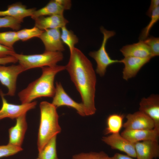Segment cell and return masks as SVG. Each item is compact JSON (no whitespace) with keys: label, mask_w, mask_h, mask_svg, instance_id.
Here are the masks:
<instances>
[{"label":"cell","mask_w":159,"mask_h":159,"mask_svg":"<svg viewBox=\"0 0 159 159\" xmlns=\"http://www.w3.org/2000/svg\"><path fill=\"white\" fill-rule=\"evenodd\" d=\"M71 159H111V157L104 152L101 151L79 153L73 155Z\"/></svg>","instance_id":"obj_28"},{"label":"cell","mask_w":159,"mask_h":159,"mask_svg":"<svg viewBox=\"0 0 159 159\" xmlns=\"http://www.w3.org/2000/svg\"><path fill=\"white\" fill-rule=\"evenodd\" d=\"M151 58L127 57L120 60V63H123L124 65L122 71L123 78L127 81L135 77L142 67L149 62Z\"/></svg>","instance_id":"obj_14"},{"label":"cell","mask_w":159,"mask_h":159,"mask_svg":"<svg viewBox=\"0 0 159 159\" xmlns=\"http://www.w3.org/2000/svg\"><path fill=\"white\" fill-rule=\"evenodd\" d=\"M143 42L150 47L152 57L159 55V38L152 36L148 37Z\"/></svg>","instance_id":"obj_30"},{"label":"cell","mask_w":159,"mask_h":159,"mask_svg":"<svg viewBox=\"0 0 159 159\" xmlns=\"http://www.w3.org/2000/svg\"><path fill=\"white\" fill-rule=\"evenodd\" d=\"M102 140L112 149L123 152L132 158H136L134 143L130 142L119 133L103 137Z\"/></svg>","instance_id":"obj_12"},{"label":"cell","mask_w":159,"mask_h":159,"mask_svg":"<svg viewBox=\"0 0 159 159\" xmlns=\"http://www.w3.org/2000/svg\"><path fill=\"white\" fill-rule=\"evenodd\" d=\"M120 51L124 57L152 58L150 47L142 41L123 46Z\"/></svg>","instance_id":"obj_19"},{"label":"cell","mask_w":159,"mask_h":159,"mask_svg":"<svg viewBox=\"0 0 159 159\" xmlns=\"http://www.w3.org/2000/svg\"><path fill=\"white\" fill-rule=\"evenodd\" d=\"M134 146L138 159H153L159 157L158 141H144L134 143Z\"/></svg>","instance_id":"obj_15"},{"label":"cell","mask_w":159,"mask_h":159,"mask_svg":"<svg viewBox=\"0 0 159 159\" xmlns=\"http://www.w3.org/2000/svg\"><path fill=\"white\" fill-rule=\"evenodd\" d=\"M111 159H134L132 158L127 155L120 154L118 153H116L112 157Z\"/></svg>","instance_id":"obj_34"},{"label":"cell","mask_w":159,"mask_h":159,"mask_svg":"<svg viewBox=\"0 0 159 159\" xmlns=\"http://www.w3.org/2000/svg\"><path fill=\"white\" fill-rule=\"evenodd\" d=\"M70 52L65 69L80 95L85 115H92L96 110L95 103V72L91 62L80 50L74 47Z\"/></svg>","instance_id":"obj_1"},{"label":"cell","mask_w":159,"mask_h":159,"mask_svg":"<svg viewBox=\"0 0 159 159\" xmlns=\"http://www.w3.org/2000/svg\"><path fill=\"white\" fill-rule=\"evenodd\" d=\"M61 29V38L62 41L68 47L70 51L75 47V45L78 42V39L72 31L68 29L66 26Z\"/></svg>","instance_id":"obj_23"},{"label":"cell","mask_w":159,"mask_h":159,"mask_svg":"<svg viewBox=\"0 0 159 159\" xmlns=\"http://www.w3.org/2000/svg\"><path fill=\"white\" fill-rule=\"evenodd\" d=\"M60 28L47 29L44 30L38 37L42 42L45 51L60 52L65 49L61 38Z\"/></svg>","instance_id":"obj_13"},{"label":"cell","mask_w":159,"mask_h":159,"mask_svg":"<svg viewBox=\"0 0 159 159\" xmlns=\"http://www.w3.org/2000/svg\"><path fill=\"white\" fill-rule=\"evenodd\" d=\"M100 30L103 35L101 46L98 50L91 52L89 55L96 62V72L100 76L102 77L105 75L108 66L113 64L120 63V61L112 59L106 50L107 41L115 34V32L113 31L107 30L103 27L100 28Z\"/></svg>","instance_id":"obj_5"},{"label":"cell","mask_w":159,"mask_h":159,"mask_svg":"<svg viewBox=\"0 0 159 159\" xmlns=\"http://www.w3.org/2000/svg\"><path fill=\"white\" fill-rule=\"evenodd\" d=\"M36 10L34 8H27L21 3L17 2L8 6L6 10L0 11V16H11L22 22L25 17H31Z\"/></svg>","instance_id":"obj_20"},{"label":"cell","mask_w":159,"mask_h":159,"mask_svg":"<svg viewBox=\"0 0 159 159\" xmlns=\"http://www.w3.org/2000/svg\"><path fill=\"white\" fill-rule=\"evenodd\" d=\"M126 118L127 120L123 125L125 130L152 129L155 127L152 120L139 111L132 114H127Z\"/></svg>","instance_id":"obj_9"},{"label":"cell","mask_w":159,"mask_h":159,"mask_svg":"<svg viewBox=\"0 0 159 159\" xmlns=\"http://www.w3.org/2000/svg\"><path fill=\"white\" fill-rule=\"evenodd\" d=\"M43 31L35 26L30 29H24L16 31L19 40L25 41L32 38L39 37Z\"/></svg>","instance_id":"obj_24"},{"label":"cell","mask_w":159,"mask_h":159,"mask_svg":"<svg viewBox=\"0 0 159 159\" xmlns=\"http://www.w3.org/2000/svg\"><path fill=\"white\" fill-rule=\"evenodd\" d=\"M41 68V76L18 93L21 104L29 103L42 97H54L55 90L54 85L55 76L58 73L65 69V66L56 65Z\"/></svg>","instance_id":"obj_2"},{"label":"cell","mask_w":159,"mask_h":159,"mask_svg":"<svg viewBox=\"0 0 159 159\" xmlns=\"http://www.w3.org/2000/svg\"><path fill=\"white\" fill-rule=\"evenodd\" d=\"M21 23L19 20L11 16H0V28H9L18 31L21 27Z\"/></svg>","instance_id":"obj_27"},{"label":"cell","mask_w":159,"mask_h":159,"mask_svg":"<svg viewBox=\"0 0 159 159\" xmlns=\"http://www.w3.org/2000/svg\"><path fill=\"white\" fill-rule=\"evenodd\" d=\"M57 135L52 138L39 152L38 158L40 159H59L56 150Z\"/></svg>","instance_id":"obj_22"},{"label":"cell","mask_w":159,"mask_h":159,"mask_svg":"<svg viewBox=\"0 0 159 159\" xmlns=\"http://www.w3.org/2000/svg\"><path fill=\"white\" fill-rule=\"evenodd\" d=\"M23 150L21 147L8 143L6 145H0V158L13 155Z\"/></svg>","instance_id":"obj_29"},{"label":"cell","mask_w":159,"mask_h":159,"mask_svg":"<svg viewBox=\"0 0 159 159\" xmlns=\"http://www.w3.org/2000/svg\"><path fill=\"white\" fill-rule=\"evenodd\" d=\"M52 103L57 108L64 106L71 107L75 109L80 115H86L83 104L73 100L65 92L60 82L56 83L55 92Z\"/></svg>","instance_id":"obj_8"},{"label":"cell","mask_w":159,"mask_h":159,"mask_svg":"<svg viewBox=\"0 0 159 159\" xmlns=\"http://www.w3.org/2000/svg\"><path fill=\"white\" fill-rule=\"evenodd\" d=\"M12 56L18 60L19 64L25 70L45 67H52L62 60L63 58L62 52L45 51L41 54L25 55L15 52Z\"/></svg>","instance_id":"obj_4"},{"label":"cell","mask_w":159,"mask_h":159,"mask_svg":"<svg viewBox=\"0 0 159 159\" xmlns=\"http://www.w3.org/2000/svg\"><path fill=\"white\" fill-rule=\"evenodd\" d=\"M18 62L17 59L13 56H9L0 58V65H4L6 64L14 63Z\"/></svg>","instance_id":"obj_32"},{"label":"cell","mask_w":159,"mask_h":159,"mask_svg":"<svg viewBox=\"0 0 159 159\" xmlns=\"http://www.w3.org/2000/svg\"><path fill=\"white\" fill-rule=\"evenodd\" d=\"M37 159H40L39 158H37Z\"/></svg>","instance_id":"obj_35"},{"label":"cell","mask_w":159,"mask_h":159,"mask_svg":"<svg viewBox=\"0 0 159 159\" xmlns=\"http://www.w3.org/2000/svg\"><path fill=\"white\" fill-rule=\"evenodd\" d=\"M26 114L23 115L16 118L15 125L9 129L8 144L21 147L27 128Z\"/></svg>","instance_id":"obj_16"},{"label":"cell","mask_w":159,"mask_h":159,"mask_svg":"<svg viewBox=\"0 0 159 159\" xmlns=\"http://www.w3.org/2000/svg\"><path fill=\"white\" fill-rule=\"evenodd\" d=\"M39 107L40 119L37 142L39 152L52 138L61 130L57 108L52 103L45 101L40 102Z\"/></svg>","instance_id":"obj_3"},{"label":"cell","mask_w":159,"mask_h":159,"mask_svg":"<svg viewBox=\"0 0 159 159\" xmlns=\"http://www.w3.org/2000/svg\"><path fill=\"white\" fill-rule=\"evenodd\" d=\"M139 111L149 117L154 122V129L159 132V96L153 94L141 99Z\"/></svg>","instance_id":"obj_11"},{"label":"cell","mask_w":159,"mask_h":159,"mask_svg":"<svg viewBox=\"0 0 159 159\" xmlns=\"http://www.w3.org/2000/svg\"><path fill=\"white\" fill-rule=\"evenodd\" d=\"M14 49H11L0 44V58L12 56L15 53Z\"/></svg>","instance_id":"obj_31"},{"label":"cell","mask_w":159,"mask_h":159,"mask_svg":"<svg viewBox=\"0 0 159 159\" xmlns=\"http://www.w3.org/2000/svg\"><path fill=\"white\" fill-rule=\"evenodd\" d=\"M19 40L16 31L0 32V44L5 47L14 49V44Z\"/></svg>","instance_id":"obj_25"},{"label":"cell","mask_w":159,"mask_h":159,"mask_svg":"<svg viewBox=\"0 0 159 159\" xmlns=\"http://www.w3.org/2000/svg\"><path fill=\"white\" fill-rule=\"evenodd\" d=\"M123 115L113 114L109 115L107 120V127L105 132V134L119 133L123 127Z\"/></svg>","instance_id":"obj_21"},{"label":"cell","mask_w":159,"mask_h":159,"mask_svg":"<svg viewBox=\"0 0 159 159\" xmlns=\"http://www.w3.org/2000/svg\"><path fill=\"white\" fill-rule=\"evenodd\" d=\"M34 26L42 30L56 28L61 29L66 26L68 21L63 15H55L43 16L34 20Z\"/></svg>","instance_id":"obj_18"},{"label":"cell","mask_w":159,"mask_h":159,"mask_svg":"<svg viewBox=\"0 0 159 159\" xmlns=\"http://www.w3.org/2000/svg\"><path fill=\"white\" fill-rule=\"evenodd\" d=\"M20 64L8 66L0 65V82L8 89L7 93L4 95L13 96L16 90L17 78L19 74L25 71Z\"/></svg>","instance_id":"obj_6"},{"label":"cell","mask_w":159,"mask_h":159,"mask_svg":"<svg viewBox=\"0 0 159 159\" xmlns=\"http://www.w3.org/2000/svg\"><path fill=\"white\" fill-rule=\"evenodd\" d=\"M71 2L69 0H53L50 1L45 6L36 10L31 16L34 20L41 16L53 15H63L64 10L70 9Z\"/></svg>","instance_id":"obj_10"},{"label":"cell","mask_w":159,"mask_h":159,"mask_svg":"<svg viewBox=\"0 0 159 159\" xmlns=\"http://www.w3.org/2000/svg\"><path fill=\"white\" fill-rule=\"evenodd\" d=\"M121 135L133 143L146 140L158 141L159 132L154 129L148 130H125Z\"/></svg>","instance_id":"obj_17"},{"label":"cell","mask_w":159,"mask_h":159,"mask_svg":"<svg viewBox=\"0 0 159 159\" xmlns=\"http://www.w3.org/2000/svg\"><path fill=\"white\" fill-rule=\"evenodd\" d=\"M0 95L2 100V106L0 109V120L5 118L12 119H16L25 114L29 110L34 108L37 105V102L21 105H16L8 102L4 97V94L0 91Z\"/></svg>","instance_id":"obj_7"},{"label":"cell","mask_w":159,"mask_h":159,"mask_svg":"<svg viewBox=\"0 0 159 159\" xmlns=\"http://www.w3.org/2000/svg\"><path fill=\"white\" fill-rule=\"evenodd\" d=\"M159 0H151L150 6L146 12V15L150 17L153 11L159 6Z\"/></svg>","instance_id":"obj_33"},{"label":"cell","mask_w":159,"mask_h":159,"mask_svg":"<svg viewBox=\"0 0 159 159\" xmlns=\"http://www.w3.org/2000/svg\"><path fill=\"white\" fill-rule=\"evenodd\" d=\"M150 17L151 20L149 24L142 31L139 37V41H144L148 37L152 28L159 20V6L153 11Z\"/></svg>","instance_id":"obj_26"}]
</instances>
